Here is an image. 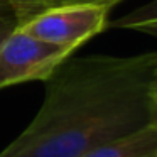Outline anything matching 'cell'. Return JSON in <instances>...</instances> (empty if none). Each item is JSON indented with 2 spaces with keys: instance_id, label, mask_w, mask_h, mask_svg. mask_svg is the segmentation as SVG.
<instances>
[{
  "instance_id": "6da1fadb",
  "label": "cell",
  "mask_w": 157,
  "mask_h": 157,
  "mask_svg": "<svg viewBox=\"0 0 157 157\" xmlns=\"http://www.w3.org/2000/svg\"><path fill=\"white\" fill-rule=\"evenodd\" d=\"M157 49L69 56L46 83L37 115L0 157H81L154 122Z\"/></svg>"
},
{
  "instance_id": "7a4b0ae2",
  "label": "cell",
  "mask_w": 157,
  "mask_h": 157,
  "mask_svg": "<svg viewBox=\"0 0 157 157\" xmlns=\"http://www.w3.org/2000/svg\"><path fill=\"white\" fill-rule=\"evenodd\" d=\"M73 52L17 27L0 48V90L29 81H48Z\"/></svg>"
},
{
  "instance_id": "3957f363",
  "label": "cell",
  "mask_w": 157,
  "mask_h": 157,
  "mask_svg": "<svg viewBox=\"0 0 157 157\" xmlns=\"http://www.w3.org/2000/svg\"><path fill=\"white\" fill-rule=\"evenodd\" d=\"M108 9L98 5H54L21 29L51 44L76 51L108 25Z\"/></svg>"
},
{
  "instance_id": "277c9868",
  "label": "cell",
  "mask_w": 157,
  "mask_h": 157,
  "mask_svg": "<svg viewBox=\"0 0 157 157\" xmlns=\"http://www.w3.org/2000/svg\"><path fill=\"white\" fill-rule=\"evenodd\" d=\"M81 157H157V123L86 152Z\"/></svg>"
},
{
  "instance_id": "5b68a950",
  "label": "cell",
  "mask_w": 157,
  "mask_h": 157,
  "mask_svg": "<svg viewBox=\"0 0 157 157\" xmlns=\"http://www.w3.org/2000/svg\"><path fill=\"white\" fill-rule=\"evenodd\" d=\"M112 27L123 31H135L157 37V0H150L147 4L130 10L123 17L112 22Z\"/></svg>"
},
{
  "instance_id": "8992f818",
  "label": "cell",
  "mask_w": 157,
  "mask_h": 157,
  "mask_svg": "<svg viewBox=\"0 0 157 157\" xmlns=\"http://www.w3.org/2000/svg\"><path fill=\"white\" fill-rule=\"evenodd\" d=\"M7 4L10 5V9L17 17L19 27H22L29 21H32L36 15L42 14L46 9L51 7L49 0H7Z\"/></svg>"
},
{
  "instance_id": "52a82bcc",
  "label": "cell",
  "mask_w": 157,
  "mask_h": 157,
  "mask_svg": "<svg viewBox=\"0 0 157 157\" xmlns=\"http://www.w3.org/2000/svg\"><path fill=\"white\" fill-rule=\"evenodd\" d=\"M17 27H19V22L14 10L7 4V0H0V48L5 42V39Z\"/></svg>"
},
{
  "instance_id": "ba28073f",
  "label": "cell",
  "mask_w": 157,
  "mask_h": 157,
  "mask_svg": "<svg viewBox=\"0 0 157 157\" xmlns=\"http://www.w3.org/2000/svg\"><path fill=\"white\" fill-rule=\"evenodd\" d=\"M51 7L54 5H68V4H79V5H98V7H105V9H112L115 5H118L123 0H49Z\"/></svg>"
},
{
  "instance_id": "9c48e42d",
  "label": "cell",
  "mask_w": 157,
  "mask_h": 157,
  "mask_svg": "<svg viewBox=\"0 0 157 157\" xmlns=\"http://www.w3.org/2000/svg\"><path fill=\"white\" fill-rule=\"evenodd\" d=\"M150 105H152V118L154 123H157V76L152 86V93H150Z\"/></svg>"
}]
</instances>
